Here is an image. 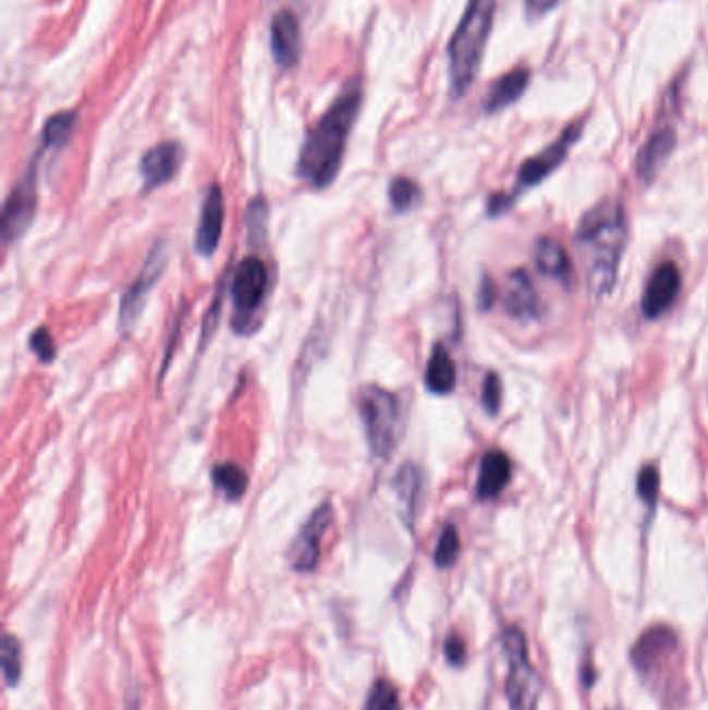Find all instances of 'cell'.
Here are the masks:
<instances>
[{
    "label": "cell",
    "mask_w": 708,
    "mask_h": 710,
    "mask_svg": "<svg viewBox=\"0 0 708 710\" xmlns=\"http://www.w3.org/2000/svg\"><path fill=\"white\" fill-rule=\"evenodd\" d=\"M532 71L528 68H515L501 75L492 86L488 88L487 98H485V112L487 114H497V112L508 109L515 105L530 86Z\"/></svg>",
    "instance_id": "obj_18"
},
{
    "label": "cell",
    "mask_w": 708,
    "mask_h": 710,
    "mask_svg": "<svg viewBox=\"0 0 708 710\" xmlns=\"http://www.w3.org/2000/svg\"><path fill=\"white\" fill-rule=\"evenodd\" d=\"M393 489L398 494L399 507L403 522L412 528L418 511H420L422 497H424V474L416 464H403L399 467L393 478Z\"/></svg>",
    "instance_id": "obj_19"
},
{
    "label": "cell",
    "mask_w": 708,
    "mask_h": 710,
    "mask_svg": "<svg viewBox=\"0 0 708 710\" xmlns=\"http://www.w3.org/2000/svg\"><path fill=\"white\" fill-rule=\"evenodd\" d=\"M625 235V210L618 200L598 201L577 224V245L582 247L586 285L593 295L602 297L615 287Z\"/></svg>",
    "instance_id": "obj_2"
},
{
    "label": "cell",
    "mask_w": 708,
    "mask_h": 710,
    "mask_svg": "<svg viewBox=\"0 0 708 710\" xmlns=\"http://www.w3.org/2000/svg\"><path fill=\"white\" fill-rule=\"evenodd\" d=\"M511 480L510 457L503 451H488L480 462V472L476 480V494L480 501L499 497L508 489Z\"/></svg>",
    "instance_id": "obj_20"
},
{
    "label": "cell",
    "mask_w": 708,
    "mask_h": 710,
    "mask_svg": "<svg viewBox=\"0 0 708 710\" xmlns=\"http://www.w3.org/2000/svg\"><path fill=\"white\" fill-rule=\"evenodd\" d=\"M167 267V249L164 244H158L150 249L144 267L139 270L137 279L133 281L130 289L125 291L123 299H121V310H119V327L121 331L127 334L135 329L144 306H146V297L152 291L158 279L162 277V270Z\"/></svg>",
    "instance_id": "obj_10"
},
{
    "label": "cell",
    "mask_w": 708,
    "mask_h": 710,
    "mask_svg": "<svg viewBox=\"0 0 708 710\" xmlns=\"http://www.w3.org/2000/svg\"><path fill=\"white\" fill-rule=\"evenodd\" d=\"M212 485L217 490H221L229 501H240L247 490L249 478L244 467L235 464H219L212 467Z\"/></svg>",
    "instance_id": "obj_23"
},
{
    "label": "cell",
    "mask_w": 708,
    "mask_h": 710,
    "mask_svg": "<svg viewBox=\"0 0 708 710\" xmlns=\"http://www.w3.org/2000/svg\"><path fill=\"white\" fill-rule=\"evenodd\" d=\"M675 144H678V134L673 127H661L652 132L638 152V160H636L638 178L646 183L657 178V173L663 169L669 156L673 155Z\"/></svg>",
    "instance_id": "obj_17"
},
{
    "label": "cell",
    "mask_w": 708,
    "mask_h": 710,
    "mask_svg": "<svg viewBox=\"0 0 708 710\" xmlns=\"http://www.w3.org/2000/svg\"><path fill=\"white\" fill-rule=\"evenodd\" d=\"M357 409L373 455L378 460H389L401 432V401L398 395L389 389L368 384L359 391Z\"/></svg>",
    "instance_id": "obj_5"
},
{
    "label": "cell",
    "mask_w": 708,
    "mask_h": 710,
    "mask_svg": "<svg viewBox=\"0 0 708 710\" xmlns=\"http://www.w3.org/2000/svg\"><path fill=\"white\" fill-rule=\"evenodd\" d=\"M272 57L281 69H293L302 59L300 23L291 11H279L270 22Z\"/></svg>",
    "instance_id": "obj_15"
},
{
    "label": "cell",
    "mask_w": 708,
    "mask_h": 710,
    "mask_svg": "<svg viewBox=\"0 0 708 710\" xmlns=\"http://www.w3.org/2000/svg\"><path fill=\"white\" fill-rule=\"evenodd\" d=\"M389 200L398 212H407L422 201L420 185L414 179L395 178L389 185Z\"/></svg>",
    "instance_id": "obj_26"
},
{
    "label": "cell",
    "mask_w": 708,
    "mask_h": 710,
    "mask_svg": "<svg viewBox=\"0 0 708 710\" xmlns=\"http://www.w3.org/2000/svg\"><path fill=\"white\" fill-rule=\"evenodd\" d=\"M245 229L247 242L252 245H263L268 233V204L265 198H254L245 210Z\"/></svg>",
    "instance_id": "obj_25"
},
{
    "label": "cell",
    "mask_w": 708,
    "mask_h": 710,
    "mask_svg": "<svg viewBox=\"0 0 708 710\" xmlns=\"http://www.w3.org/2000/svg\"><path fill=\"white\" fill-rule=\"evenodd\" d=\"M495 15L497 0H469L449 40V77L455 98H462L478 77Z\"/></svg>",
    "instance_id": "obj_3"
},
{
    "label": "cell",
    "mask_w": 708,
    "mask_h": 710,
    "mask_svg": "<svg viewBox=\"0 0 708 710\" xmlns=\"http://www.w3.org/2000/svg\"><path fill=\"white\" fill-rule=\"evenodd\" d=\"M680 640L667 625H655L646 629L640 640L632 648V663L646 680L663 677L664 669L675 663Z\"/></svg>",
    "instance_id": "obj_8"
},
{
    "label": "cell",
    "mask_w": 708,
    "mask_h": 710,
    "mask_svg": "<svg viewBox=\"0 0 708 710\" xmlns=\"http://www.w3.org/2000/svg\"><path fill=\"white\" fill-rule=\"evenodd\" d=\"M130 710H137V698H135V702H133V707Z\"/></svg>",
    "instance_id": "obj_37"
},
{
    "label": "cell",
    "mask_w": 708,
    "mask_h": 710,
    "mask_svg": "<svg viewBox=\"0 0 708 710\" xmlns=\"http://www.w3.org/2000/svg\"><path fill=\"white\" fill-rule=\"evenodd\" d=\"M221 304H222V287H219V295L215 297V302L210 304V310L206 314L204 318V329H202V343L208 345L210 336L217 331L219 327V314H221Z\"/></svg>",
    "instance_id": "obj_33"
},
{
    "label": "cell",
    "mask_w": 708,
    "mask_h": 710,
    "mask_svg": "<svg viewBox=\"0 0 708 710\" xmlns=\"http://www.w3.org/2000/svg\"><path fill=\"white\" fill-rule=\"evenodd\" d=\"M183 162V148L179 142H160L142 156L139 173L144 179V192H155L173 181Z\"/></svg>",
    "instance_id": "obj_13"
},
{
    "label": "cell",
    "mask_w": 708,
    "mask_h": 710,
    "mask_svg": "<svg viewBox=\"0 0 708 710\" xmlns=\"http://www.w3.org/2000/svg\"><path fill=\"white\" fill-rule=\"evenodd\" d=\"M524 2L528 15H547L557 4H561V0H524Z\"/></svg>",
    "instance_id": "obj_36"
},
{
    "label": "cell",
    "mask_w": 708,
    "mask_h": 710,
    "mask_svg": "<svg viewBox=\"0 0 708 710\" xmlns=\"http://www.w3.org/2000/svg\"><path fill=\"white\" fill-rule=\"evenodd\" d=\"M366 710H403L395 686L387 680H378L368 694Z\"/></svg>",
    "instance_id": "obj_29"
},
{
    "label": "cell",
    "mask_w": 708,
    "mask_h": 710,
    "mask_svg": "<svg viewBox=\"0 0 708 710\" xmlns=\"http://www.w3.org/2000/svg\"><path fill=\"white\" fill-rule=\"evenodd\" d=\"M503 650L510 661L508 684H505L510 710L538 709L540 680H538V675L532 666L530 657H528L526 636L517 627L505 629L503 632Z\"/></svg>",
    "instance_id": "obj_6"
},
{
    "label": "cell",
    "mask_w": 708,
    "mask_h": 710,
    "mask_svg": "<svg viewBox=\"0 0 708 710\" xmlns=\"http://www.w3.org/2000/svg\"><path fill=\"white\" fill-rule=\"evenodd\" d=\"M38 206V167L32 162L25 178L15 185L2 208V240L13 244L29 229Z\"/></svg>",
    "instance_id": "obj_9"
},
{
    "label": "cell",
    "mask_w": 708,
    "mask_h": 710,
    "mask_svg": "<svg viewBox=\"0 0 708 710\" xmlns=\"http://www.w3.org/2000/svg\"><path fill=\"white\" fill-rule=\"evenodd\" d=\"M501 400H503V384L501 378L495 372H488L485 382H483V405L490 416H497L501 409Z\"/></svg>",
    "instance_id": "obj_31"
},
{
    "label": "cell",
    "mask_w": 708,
    "mask_h": 710,
    "mask_svg": "<svg viewBox=\"0 0 708 710\" xmlns=\"http://www.w3.org/2000/svg\"><path fill=\"white\" fill-rule=\"evenodd\" d=\"M457 555H460V534L453 524H447L435 549V565L441 570L451 567Z\"/></svg>",
    "instance_id": "obj_28"
},
{
    "label": "cell",
    "mask_w": 708,
    "mask_h": 710,
    "mask_svg": "<svg viewBox=\"0 0 708 710\" xmlns=\"http://www.w3.org/2000/svg\"><path fill=\"white\" fill-rule=\"evenodd\" d=\"M636 487H638V497L646 503V507L652 510L657 505L659 492H661V474H659V467L652 466V464L644 466L640 469V474H638Z\"/></svg>",
    "instance_id": "obj_30"
},
{
    "label": "cell",
    "mask_w": 708,
    "mask_h": 710,
    "mask_svg": "<svg viewBox=\"0 0 708 710\" xmlns=\"http://www.w3.org/2000/svg\"><path fill=\"white\" fill-rule=\"evenodd\" d=\"M268 289V270L258 256L244 258L233 274L231 283V297L235 306V325L237 331H242L245 325V333H249V318L263 306Z\"/></svg>",
    "instance_id": "obj_7"
},
{
    "label": "cell",
    "mask_w": 708,
    "mask_h": 710,
    "mask_svg": "<svg viewBox=\"0 0 708 710\" xmlns=\"http://www.w3.org/2000/svg\"><path fill=\"white\" fill-rule=\"evenodd\" d=\"M534 265L540 274L567 281L572 277V262L565 247L553 237H540L534 244Z\"/></svg>",
    "instance_id": "obj_22"
},
{
    "label": "cell",
    "mask_w": 708,
    "mask_h": 710,
    "mask_svg": "<svg viewBox=\"0 0 708 710\" xmlns=\"http://www.w3.org/2000/svg\"><path fill=\"white\" fill-rule=\"evenodd\" d=\"M424 384L435 395H449V393H453V389L457 384L455 364L441 343H437L432 347V354H430V359L426 364V372H424Z\"/></svg>",
    "instance_id": "obj_21"
},
{
    "label": "cell",
    "mask_w": 708,
    "mask_h": 710,
    "mask_svg": "<svg viewBox=\"0 0 708 710\" xmlns=\"http://www.w3.org/2000/svg\"><path fill=\"white\" fill-rule=\"evenodd\" d=\"M538 293L534 289L530 274L522 268L511 270L505 283V295H503V308L510 314L513 320L528 322L538 318Z\"/></svg>",
    "instance_id": "obj_16"
},
{
    "label": "cell",
    "mask_w": 708,
    "mask_h": 710,
    "mask_svg": "<svg viewBox=\"0 0 708 710\" xmlns=\"http://www.w3.org/2000/svg\"><path fill=\"white\" fill-rule=\"evenodd\" d=\"M586 117H582L579 121L570 123L563 134L554 139L553 144H549L542 152L532 156L528 160L522 162L517 178H515V185L510 194H497L488 200V215L490 217H499L503 212H508L513 201L517 200L524 192H528L532 187H536L538 183H542L545 179L551 178L554 171L563 164V160L570 155V150L574 148L582 130H584Z\"/></svg>",
    "instance_id": "obj_4"
},
{
    "label": "cell",
    "mask_w": 708,
    "mask_h": 710,
    "mask_svg": "<svg viewBox=\"0 0 708 710\" xmlns=\"http://www.w3.org/2000/svg\"><path fill=\"white\" fill-rule=\"evenodd\" d=\"M495 297H497V289L492 285V281H490V279H483L480 291H478V308H480V310L492 308Z\"/></svg>",
    "instance_id": "obj_35"
},
{
    "label": "cell",
    "mask_w": 708,
    "mask_h": 710,
    "mask_svg": "<svg viewBox=\"0 0 708 710\" xmlns=\"http://www.w3.org/2000/svg\"><path fill=\"white\" fill-rule=\"evenodd\" d=\"M75 125H77V112L75 111L57 112L54 117H50L42 130L45 148H63L69 142V137L75 132Z\"/></svg>",
    "instance_id": "obj_24"
},
{
    "label": "cell",
    "mask_w": 708,
    "mask_h": 710,
    "mask_svg": "<svg viewBox=\"0 0 708 710\" xmlns=\"http://www.w3.org/2000/svg\"><path fill=\"white\" fill-rule=\"evenodd\" d=\"M29 347H32L34 354L38 355V359H40L42 364H50V362H54V357H57V345H54V339H52V334L48 333L46 329H36V331L32 333V336H29Z\"/></svg>",
    "instance_id": "obj_32"
},
{
    "label": "cell",
    "mask_w": 708,
    "mask_h": 710,
    "mask_svg": "<svg viewBox=\"0 0 708 710\" xmlns=\"http://www.w3.org/2000/svg\"><path fill=\"white\" fill-rule=\"evenodd\" d=\"M444 659H447L449 665H464L465 644L457 634H453V636L447 638V642H444Z\"/></svg>",
    "instance_id": "obj_34"
},
{
    "label": "cell",
    "mask_w": 708,
    "mask_h": 710,
    "mask_svg": "<svg viewBox=\"0 0 708 710\" xmlns=\"http://www.w3.org/2000/svg\"><path fill=\"white\" fill-rule=\"evenodd\" d=\"M0 661H2V673H4V680L7 684L13 688L20 684V677H22V644L7 634L2 638V646H0Z\"/></svg>",
    "instance_id": "obj_27"
},
{
    "label": "cell",
    "mask_w": 708,
    "mask_h": 710,
    "mask_svg": "<svg viewBox=\"0 0 708 710\" xmlns=\"http://www.w3.org/2000/svg\"><path fill=\"white\" fill-rule=\"evenodd\" d=\"M359 109L362 84L354 79L306 137L297 160V178L314 189H327L339 175Z\"/></svg>",
    "instance_id": "obj_1"
},
{
    "label": "cell",
    "mask_w": 708,
    "mask_h": 710,
    "mask_svg": "<svg viewBox=\"0 0 708 710\" xmlns=\"http://www.w3.org/2000/svg\"><path fill=\"white\" fill-rule=\"evenodd\" d=\"M682 291V272L673 262H663L655 268L643 295V311L646 318L655 320L673 308Z\"/></svg>",
    "instance_id": "obj_12"
},
{
    "label": "cell",
    "mask_w": 708,
    "mask_h": 710,
    "mask_svg": "<svg viewBox=\"0 0 708 710\" xmlns=\"http://www.w3.org/2000/svg\"><path fill=\"white\" fill-rule=\"evenodd\" d=\"M224 227V196L221 185H210L199 212L198 231H196V252L204 258H210L221 244Z\"/></svg>",
    "instance_id": "obj_14"
},
{
    "label": "cell",
    "mask_w": 708,
    "mask_h": 710,
    "mask_svg": "<svg viewBox=\"0 0 708 710\" xmlns=\"http://www.w3.org/2000/svg\"><path fill=\"white\" fill-rule=\"evenodd\" d=\"M332 507L331 503H322L318 510L312 513L308 522L302 526V530L295 536V540L289 547V565L300 574H310L318 567L320 561V544L327 528L331 526Z\"/></svg>",
    "instance_id": "obj_11"
}]
</instances>
